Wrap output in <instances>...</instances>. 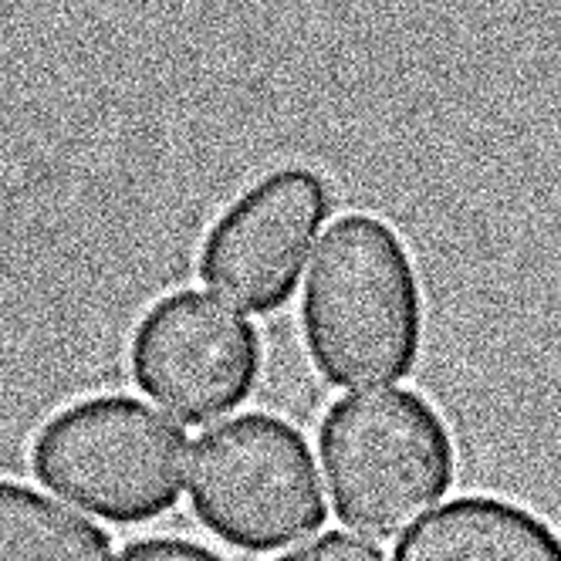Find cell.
I'll return each instance as SVG.
<instances>
[{
	"instance_id": "cell-8",
	"label": "cell",
	"mask_w": 561,
	"mask_h": 561,
	"mask_svg": "<svg viewBox=\"0 0 561 561\" xmlns=\"http://www.w3.org/2000/svg\"><path fill=\"white\" fill-rule=\"evenodd\" d=\"M108 535L14 477H0V561H108Z\"/></svg>"
},
{
	"instance_id": "cell-5",
	"label": "cell",
	"mask_w": 561,
	"mask_h": 561,
	"mask_svg": "<svg viewBox=\"0 0 561 561\" xmlns=\"http://www.w3.org/2000/svg\"><path fill=\"white\" fill-rule=\"evenodd\" d=\"M332 183L308 163L274 167L207 224L196 274L248 314H274L298 291L308 254L332 214Z\"/></svg>"
},
{
	"instance_id": "cell-9",
	"label": "cell",
	"mask_w": 561,
	"mask_h": 561,
	"mask_svg": "<svg viewBox=\"0 0 561 561\" xmlns=\"http://www.w3.org/2000/svg\"><path fill=\"white\" fill-rule=\"evenodd\" d=\"M274 561H386L382 551L369 541H358L355 535L329 531L322 538H314L311 545H301L291 554H280Z\"/></svg>"
},
{
	"instance_id": "cell-7",
	"label": "cell",
	"mask_w": 561,
	"mask_h": 561,
	"mask_svg": "<svg viewBox=\"0 0 561 561\" xmlns=\"http://www.w3.org/2000/svg\"><path fill=\"white\" fill-rule=\"evenodd\" d=\"M392 561H561V531L528 504L467 494L413 525Z\"/></svg>"
},
{
	"instance_id": "cell-6",
	"label": "cell",
	"mask_w": 561,
	"mask_h": 561,
	"mask_svg": "<svg viewBox=\"0 0 561 561\" xmlns=\"http://www.w3.org/2000/svg\"><path fill=\"white\" fill-rule=\"evenodd\" d=\"M261 373L264 342L254 322L193 288L156 298L129 335L133 382L183 423L240 410Z\"/></svg>"
},
{
	"instance_id": "cell-3",
	"label": "cell",
	"mask_w": 561,
	"mask_h": 561,
	"mask_svg": "<svg viewBox=\"0 0 561 561\" xmlns=\"http://www.w3.org/2000/svg\"><path fill=\"white\" fill-rule=\"evenodd\" d=\"M186 467L183 426L126 392L75 399L31 439V470L51 494L126 528L180 504Z\"/></svg>"
},
{
	"instance_id": "cell-1",
	"label": "cell",
	"mask_w": 561,
	"mask_h": 561,
	"mask_svg": "<svg viewBox=\"0 0 561 561\" xmlns=\"http://www.w3.org/2000/svg\"><path fill=\"white\" fill-rule=\"evenodd\" d=\"M298 329L311 369L335 389L407 379L426 339L423 280L407 237L376 214L339 217L311 257Z\"/></svg>"
},
{
	"instance_id": "cell-10",
	"label": "cell",
	"mask_w": 561,
	"mask_h": 561,
	"mask_svg": "<svg viewBox=\"0 0 561 561\" xmlns=\"http://www.w3.org/2000/svg\"><path fill=\"white\" fill-rule=\"evenodd\" d=\"M118 561H227V558L190 538H142L126 545Z\"/></svg>"
},
{
	"instance_id": "cell-2",
	"label": "cell",
	"mask_w": 561,
	"mask_h": 561,
	"mask_svg": "<svg viewBox=\"0 0 561 561\" xmlns=\"http://www.w3.org/2000/svg\"><path fill=\"white\" fill-rule=\"evenodd\" d=\"M318 450L342 525L392 538L457 484V439L416 389L339 399L322 416Z\"/></svg>"
},
{
	"instance_id": "cell-4",
	"label": "cell",
	"mask_w": 561,
	"mask_h": 561,
	"mask_svg": "<svg viewBox=\"0 0 561 561\" xmlns=\"http://www.w3.org/2000/svg\"><path fill=\"white\" fill-rule=\"evenodd\" d=\"M193 517L224 545L271 554L322 531L329 507L308 439L274 413H248L199 436Z\"/></svg>"
}]
</instances>
